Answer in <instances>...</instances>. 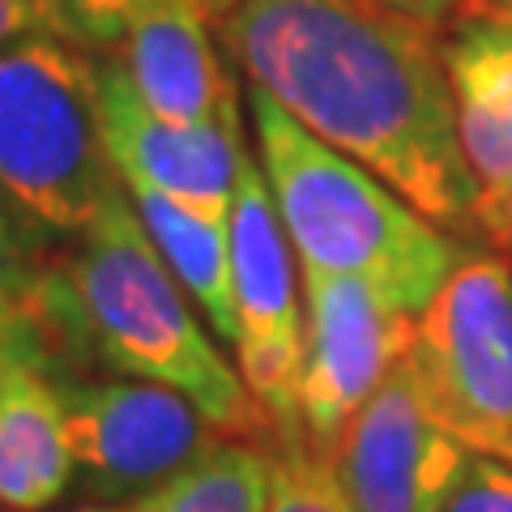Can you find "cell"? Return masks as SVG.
<instances>
[{
	"instance_id": "6da1fadb",
	"label": "cell",
	"mask_w": 512,
	"mask_h": 512,
	"mask_svg": "<svg viewBox=\"0 0 512 512\" xmlns=\"http://www.w3.org/2000/svg\"><path fill=\"white\" fill-rule=\"evenodd\" d=\"M222 43L248 86L278 99L457 239L478 180L457 133L440 35L380 0H227Z\"/></svg>"
},
{
	"instance_id": "7a4b0ae2",
	"label": "cell",
	"mask_w": 512,
	"mask_h": 512,
	"mask_svg": "<svg viewBox=\"0 0 512 512\" xmlns=\"http://www.w3.org/2000/svg\"><path fill=\"white\" fill-rule=\"evenodd\" d=\"M60 269L77 303L90 363L111 376L184 393L222 440L278 448L239 367L218 350V338L154 248L124 184L73 239Z\"/></svg>"
},
{
	"instance_id": "3957f363",
	"label": "cell",
	"mask_w": 512,
	"mask_h": 512,
	"mask_svg": "<svg viewBox=\"0 0 512 512\" xmlns=\"http://www.w3.org/2000/svg\"><path fill=\"white\" fill-rule=\"evenodd\" d=\"M248 120L282 227L303 269L376 286L384 299L419 316L466 248L423 210L342 150L308 133L265 90L248 86Z\"/></svg>"
},
{
	"instance_id": "277c9868",
	"label": "cell",
	"mask_w": 512,
	"mask_h": 512,
	"mask_svg": "<svg viewBox=\"0 0 512 512\" xmlns=\"http://www.w3.org/2000/svg\"><path fill=\"white\" fill-rule=\"evenodd\" d=\"M0 188L69 244L120 188L103 150L94 52L60 35L0 52Z\"/></svg>"
},
{
	"instance_id": "5b68a950",
	"label": "cell",
	"mask_w": 512,
	"mask_h": 512,
	"mask_svg": "<svg viewBox=\"0 0 512 512\" xmlns=\"http://www.w3.org/2000/svg\"><path fill=\"white\" fill-rule=\"evenodd\" d=\"M410 363L431 406L474 453L512 436V261L466 252L419 312Z\"/></svg>"
},
{
	"instance_id": "8992f818",
	"label": "cell",
	"mask_w": 512,
	"mask_h": 512,
	"mask_svg": "<svg viewBox=\"0 0 512 512\" xmlns=\"http://www.w3.org/2000/svg\"><path fill=\"white\" fill-rule=\"evenodd\" d=\"M231 261L239 342L235 367L261 406L278 448L299 444V376H303V269L282 227L261 163L248 154L231 205Z\"/></svg>"
},
{
	"instance_id": "52a82bcc",
	"label": "cell",
	"mask_w": 512,
	"mask_h": 512,
	"mask_svg": "<svg viewBox=\"0 0 512 512\" xmlns=\"http://www.w3.org/2000/svg\"><path fill=\"white\" fill-rule=\"evenodd\" d=\"M77 487L99 504H141L222 436L184 393L128 376H56Z\"/></svg>"
},
{
	"instance_id": "ba28073f",
	"label": "cell",
	"mask_w": 512,
	"mask_h": 512,
	"mask_svg": "<svg viewBox=\"0 0 512 512\" xmlns=\"http://www.w3.org/2000/svg\"><path fill=\"white\" fill-rule=\"evenodd\" d=\"M414 329L419 316L384 299L376 286L303 269V444H312L316 453L338 448L346 423L410 355Z\"/></svg>"
},
{
	"instance_id": "9c48e42d",
	"label": "cell",
	"mask_w": 512,
	"mask_h": 512,
	"mask_svg": "<svg viewBox=\"0 0 512 512\" xmlns=\"http://www.w3.org/2000/svg\"><path fill=\"white\" fill-rule=\"evenodd\" d=\"M329 457L350 512H440L474 448L444 427L406 355L346 423Z\"/></svg>"
},
{
	"instance_id": "30bf717a",
	"label": "cell",
	"mask_w": 512,
	"mask_h": 512,
	"mask_svg": "<svg viewBox=\"0 0 512 512\" xmlns=\"http://www.w3.org/2000/svg\"><path fill=\"white\" fill-rule=\"evenodd\" d=\"M99 128L107 163L124 188L158 192L210 218H231L248 158L239 99L218 120L180 124L150 111L120 64L99 56Z\"/></svg>"
},
{
	"instance_id": "8fae6325",
	"label": "cell",
	"mask_w": 512,
	"mask_h": 512,
	"mask_svg": "<svg viewBox=\"0 0 512 512\" xmlns=\"http://www.w3.org/2000/svg\"><path fill=\"white\" fill-rule=\"evenodd\" d=\"M440 47L478 197L504 192L512 188V0H470Z\"/></svg>"
},
{
	"instance_id": "7c38bea8",
	"label": "cell",
	"mask_w": 512,
	"mask_h": 512,
	"mask_svg": "<svg viewBox=\"0 0 512 512\" xmlns=\"http://www.w3.org/2000/svg\"><path fill=\"white\" fill-rule=\"evenodd\" d=\"M73 483L56 376L18 372L0 389V512H43Z\"/></svg>"
},
{
	"instance_id": "4fadbf2b",
	"label": "cell",
	"mask_w": 512,
	"mask_h": 512,
	"mask_svg": "<svg viewBox=\"0 0 512 512\" xmlns=\"http://www.w3.org/2000/svg\"><path fill=\"white\" fill-rule=\"evenodd\" d=\"M133 197L141 222L154 239V248L163 252L171 274L180 278L188 299L197 303L210 333L231 346L239 342V308H235V261H231V218H210L197 210H184L158 192H137L124 188Z\"/></svg>"
},
{
	"instance_id": "5bb4252c",
	"label": "cell",
	"mask_w": 512,
	"mask_h": 512,
	"mask_svg": "<svg viewBox=\"0 0 512 512\" xmlns=\"http://www.w3.org/2000/svg\"><path fill=\"white\" fill-rule=\"evenodd\" d=\"M90 363L60 261L30 278H0V389L18 372L77 376Z\"/></svg>"
},
{
	"instance_id": "9a60e30c",
	"label": "cell",
	"mask_w": 512,
	"mask_h": 512,
	"mask_svg": "<svg viewBox=\"0 0 512 512\" xmlns=\"http://www.w3.org/2000/svg\"><path fill=\"white\" fill-rule=\"evenodd\" d=\"M278 448L222 440L167 487L141 500V512H265L274 495Z\"/></svg>"
},
{
	"instance_id": "2e32d148",
	"label": "cell",
	"mask_w": 512,
	"mask_h": 512,
	"mask_svg": "<svg viewBox=\"0 0 512 512\" xmlns=\"http://www.w3.org/2000/svg\"><path fill=\"white\" fill-rule=\"evenodd\" d=\"M265 512H350L329 453L312 444H282L274 461V495Z\"/></svg>"
},
{
	"instance_id": "e0dca14e",
	"label": "cell",
	"mask_w": 512,
	"mask_h": 512,
	"mask_svg": "<svg viewBox=\"0 0 512 512\" xmlns=\"http://www.w3.org/2000/svg\"><path fill=\"white\" fill-rule=\"evenodd\" d=\"M56 235L39 227L18 201L0 188V278H30L52 265Z\"/></svg>"
},
{
	"instance_id": "ac0fdd59",
	"label": "cell",
	"mask_w": 512,
	"mask_h": 512,
	"mask_svg": "<svg viewBox=\"0 0 512 512\" xmlns=\"http://www.w3.org/2000/svg\"><path fill=\"white\" fill-rule=\"evenodd\" d=\"M440 512H512V466L500 457L474 453Z\"/></svg>"
},
{
	"instance_id": "d6986e66",
	"label": "cell",
	"mask_w": 512,
	"mask_h": 512,
	"mask_svg": "<svg viewBox=\"0 0 512 512\" xmlns=\"http://www.w3.org/2000/svg\"><path fill=\"white\" fill-rule=\"evenodd\" d=\"M26 35H60V0H0V52Z\"/></svg>"
},
{
	"instance_id": "ffe728a7",
	"label": "cell",
	"mask_w": 512,
	"mask_h": 512,
	"mask_svg": "<svg viewBox=\"0 0 512 512\" xmlns=\"http://www.w3.org/2000/svg\"><path fill=\"white\" fill-rule=\"evenodd\" d=\"M474 235H483L487 244H495L500 252H512V188L478 197Z\"/></svg>"
},
{
	"instance_id": "44dd1931",
	"label": "cell",
	"mask_w": 512,
	"mask_h": 512,
	"mask_svg": "<svg viewBox=\"0 0 512 512\" xmlns=\"http://www.w3.org/2000/svg\"><path fill=\"white\" fill-rule=\"evenodd\" d=\"M380 5H389V9L406 13V18H414V22H423V26H431V30H440V26L453 22L457 13L470 5V0H380Z\"/></svg>"
},
{
	"instance_id": "7402d4cb",
	"label": "cell",
	"mask_w": 512,
	"mask_h": 512,
	"mask_svg": "<svg viewBox=\"0 0 512 512\" xmlns=\"http://www.w3.org/2000/svg\"><path fill=\"white\" fill-rule=\"evenodd\" d=\"M69 512H141V504H82Z\"/></svg>"
},
{
	"instance_id": "603a6c76",
	"label": "cell",
	"mask_w": 512,
	"mask_h": 512,
	"mask_svg": "<svg viewBox=\"0 0 512 512\" xmlns=\"http://www.w3.org/2000/svg\"><path fill=\"white\" fill-rule=\"evenodd\" d=\"M487 457H500V461H508V466H512V436L500 440V444H491V448H487Z\"/></svg>"
}]
</instances>
